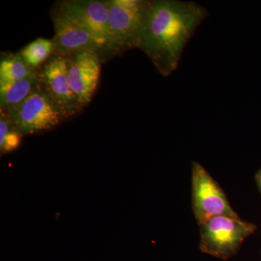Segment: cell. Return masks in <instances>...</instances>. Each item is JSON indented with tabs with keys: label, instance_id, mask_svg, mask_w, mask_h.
Here are the masks:
<instances>
[{
	"label": "cell",
	"instance_id": "obj_8",
	"mask_svg": "<svg viewBox=\"0 0 261 261\" xmlns=\"http://www.w3.org/2000/svg\"><path fill=\"white\" fill-rule=\"evenodd\" d=\"M38 72L43 85L64 113L66 119L80 113L82 107L68 80L67 57L51 56Z\"/></svg>",
	"mask_w": 261,
	"mask_h": 261
},
{
	"label": "cell",
	"instance_id": "obj_12",
	"mask_svg": "<svg viewBox=\"0 0 261 261\" xmlns=\"http://www.w3.org/2000/svg\"><path fill=\"white\" fill-rule=\"evenodd\" d=\"M54 51L53 39L38 38L29 43L19 53L31 68L37 70L41 65L45 63L54 55Z\"/></svg>",
	"mask_w": 261,
	"mask_h": 261
},
{
	"label": "cell",
	"instance_id": "obj_1",
	"mask_svg": "<svg viewBox=\"0 0 261 261\" xmlns=\"http://www.w3.org/2000/svg\"><path fill=\"white\" fill-rule=\"evenodd\" d=\"M207 15V10L195 3L145 1L139 49L168 76L177 68L185 46Z\"/></svg>",
	"mask_w": 261,
	"mask_h": 261
},
{
	"label": "cell",
	"instance_id": "obj_14",
	"mask_svg": "<svg viewBox=\"0 0 261 261\" xmlns=\"http://www.w3.org/2000/svg\"><path fill=\"white\" fill-rule=\"evenodd\" d=\"M255 179H256L257 185V187H258L259 191H260L261 194V169L258 171V172L257 173Z\"/></svg>",
	"mask_w": 261,
	"mask_h": 261
},
{
	"label": "cell",
	"instance_id": "obj_6",
	"mask_svg": "<svg viewBox=\"0 0 261 261\" xmlns=\"http://www.w3.org/2000/svg\"><path fill=\"white\" fill-rule=\"evenodd\" d=\"M59 5L68 16L95 39L105 57L116 55L110 32L107 1L70 0Z\"/></svg>",
	"mask_w": 261,
	"mask_h": 261
},
{
	"label": "cell",
	"instance_id": "obj_13",
	"mask_svg": "<svg viewBox=\"0 0 261 261\" xmlns=\"http://www.w3.org/2000/svg\"><path fill=\"white\" fill-rule=\"evenodd\" d=\"M22 135L13 128L5 137L3 142H0V150L2 153H6L16 149L21 142Z\"/></svg>",
	"mask_w": 261,
	"mask_h": 261
},
{
	"label": "cell",
	"instance_id": "obj_3",
	"mask_svg": "<svg viewBox=\"0 0 261 261\" xmlns=\"http://www.w3.org/2000/svg\"><path fill=\"white\" fill-rule=\"evenodd\" d=\"M200 226L201 251L222 260L232 257L256 229L255 225L239 216H217Z\"/></svg>",
	"mask_w": 261,
	"mask_h": 261
},
{
	"label": "cell",
	"instance_id": "obj_10",
	"mask_svg": "<svg viewBox=\"0 0 261 261\" xmlns=\"http://www.w3.org/2000/svg\"><path fill=\"white\" fill-rule=\"evenodd\" d=\"M42 83L38 70L34 74L13 83L0 84V110L7 111L23 102Z\"/></svg>",
	"mask_w": 261,
	"mask_h": 261
},
{
	"label": "cell",
	"instance_id": "obj_5",
	"mask_svg": "<svg viewBox=\"0 0 261 261\" xmlns=\"http://www.w3.org/2000/svg\"><path fill=\"white\" fill-rule=\"evenodd\" d=\"M109 27L116 55L139 48L145 1L109 0Z\"/></svg>",
	"mask_w": 261,
	"mask_h": 261
},
{
	"label": "cell",
	"instance_id": "obj_4",
	"mask_svg": "<svg viewBox=\"0 0 261 261\" xmlns=\"http://www.w3.org/2000/svg\"><path fill=\"white\" fill-rule=\"evenodd\" d=\"M192 200L199 226L217 216H238L219 184L195 161L192 165Z\"/></svg>",
	"mask_w": 261,
	"mask_h": 261
},
{
	"label": "cell",
	"instance_id": "obj_2",
	"mask_svg": "<svg viewBox=\"0 0 261 261\" xmlns=\"http://www.w3.org/2000/svg\"><path fill=\"white\" fill-rule=\"evenodd\" d=\"M1 112L8 117L15 130L22 136L53 129L66 119L42 83L23 102Z\"/></svg>",
	"mask_w": 261,
	"mask_h": 261
},
{
	"label": "cell",
	"instance_id": "obj_7",
	"mask_svg": "<svg viewBox=\"0 0 261 261\" xmlns=\"http://www.w3.org/2000/svg\"><path fill=\"white\" fill-rule=\"evenodd\" d=\"M54 24L55 51L53 56L68 57L82 51H92L104 57L95 39L82 25L68 16L58 4L51 11Z\"/></svg>",
	"mask_w": 261,
	"mask_h": 261
},
{
	"label": "cell",
	"instance_id": "obj_9",
	"mask_svg": "<svg viewBox=\"0 0 261 261\" xmlns=\"http://www.w3.org/2000/svg\"><path fill=\"white\" fill-rule=\"evenodd\" d=\"M70 87L82 108L92 100L101 72V57L92 51H82L67 57Z\"/></svg>",
	"mask_w": 261,
	"mask_h": 261
},
{
	"label": "cell",
	"instance_id": "obj_11",
	"mask_svg": "<svg viewBox=\"0 0 261 261\" xmlns=\"http://www.w3.org/2000/svg\"><path fill=\"white\" fill-rule=\"evenodd\" d=\"M37 71L29 66L20 53L2 56L0 84L13 83L27 78Z\"/></svg>",
	"mask_w": 261,
	"mask_h": 261
}]
</instances>
